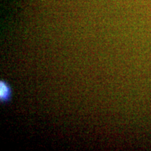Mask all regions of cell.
<instances>
[{"label": "cell", "mask_w": 151, "mask_h": 151, "mask_svg": "<svg viewBox=\"0 0 151 151\" xmlns=\"http://www.w3.org/2000/svg\"><path fill=\"white\" fill-rule=\"evenodd\" d=\"M12 97V89L10 84L5 80L0 81V102L6 103Z\"/></svg>", "instance_id": "obj_1"}]
</instances>
